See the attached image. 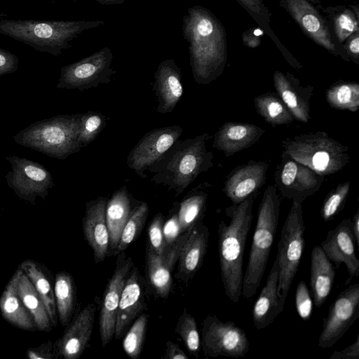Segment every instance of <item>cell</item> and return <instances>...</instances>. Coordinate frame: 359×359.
I'll return each mask as SVG.
<instances>
[{
  "instance_id": "obj_1",
  "label": "cell",
  "mask_w": 359,
  "mask_h": 359,
  "mask_svg": "<svg viewBox=\"0 0 359 359\" xmlns=\"http://www.w3.org/2000/svg\"><path fill=\"white\" fill-rule=\"evenodd\" d=\"M194 81L208 84L223 73L227 60L226 34L219 19L202 6L189 7L182 18Z\"/></svg>"
},
{
  "instance_id": "obj_2",
  "label": "cell",
  "mask_w": 359,
  "mask_h": 359,
  "mask_svg": "<svg viewBox=\"0 0 359 359\" xmlns=\"http://www.w3.org/2000/svg\"><path fill=\"white\" fill-rule=\"evenodd\" d=\"M259 191L238 204L227 207L224 213L229 219L218 224V255L224 293L233 304L242 296L243 255L253 219V204Z\"/></svg>"
},
{
  "instance_id": "obj_3",
  "label": "cell",
  "mask_w": 359,
  "mask_h": 359,
  "mask_svg": "<svg viewBox=\"0 0 359 359\" xmlns=\"http://www.w3.org/2000/svg\"><path fill=\"white\" fill-rule=\"evenodd\" d=\"M212 136L203 133L194 137L177 141L149 171L155 172L151 180L167 186L176 195L182 194L201 174L213 167L214 155L208 149Z\"/></svg>"
},
{
  "instance_id": "obj_4",
  "label": "cell",
  "mask_w": 359,
  "mask_h": 359,
  "mask_svg": "<svg viewBox=\"0 0 359 359\" xmlns=\"http://www.w3.org/2000/svg\"><path fill=\"white\" fill-rule=\"evenodd\" d=\"M104 25L103 20H1L0 34L35 50L60 56L83 32Z\"/></svg>"
},
{
  "instance_id": "obj_5",
  "label": "cell",
  "mask_w": 359,
  "mask_h": 359,
  "mask_svg": "<svg viewBox=\"0 0 359 359\" xmlns=\"http://www.w3.org/2000/svg\"><path fill=\"white\" fill-rule=\"evenodd\" d=\"M280 195L274 185L264 190L259 203L249 259L243 273L242 295L250 299L257 292L264 274L278 228Z\"/></svg>"
},
{
  "instance_id": "obj_6",
  "label": "cell",
  "mask_w": 359,
  "mask_h": 359,
  "mask_svg": "<svg viewBox=\"0 0 359 359\" xmlns=\"http://www.w3.org/2000/svg\"><path fill=\"white\" fill-rule=\"evenodd\" d=\"M13 140L18 144L60 160L83 147L78 139V114L38 121L18 132Z\"/></svg>"
},
{
  "instance_id": "obj_7",
  "label": "cell",
  "mask_w": 359,
  "mask_h": 359,
  "mask_svg": "<svg viewBox=\"0 0 359 359\" xmlns=\"http://www.w3.org/2000/svg\"><path fill=\"white\" fill-rule=\"evenodd\" d=\"M281 145L283 151L323 177L339 172L350 161L348 147L324 131L295 135Z\"/></svg>"
},
{
  "instance_id": "obj_8",
  "label": "cell",
  "mask_w": 359,
  "mask_h": 359,
  "mask_svg": "<svg viewBox=\"0 0 359 359\" xmlns=\"http://www.w3.org/2000/svg\"><path fill=\"white\" fill-rule=\"evenodd\" d=\"M302 203L292 202L283 224L276 257L279 264L278 294L285 303L305 247Z\"/></svg>"
},
{
  "instance_id": "obj_9",
  "label": "cell",
  "mask_w": 359,
  "mask_h": 359,
  "mask_svg": "<svg viewBox=\"0 0 359 359\" xmlns=\"http://www.w3.org/2000/svg\"><path fill=\"white\" fill-rule=\"evenodd\" d=\"M201 346L206 358H243L249 351L245 332L235 323L208 315L202 323Z\"/></svg>"
},
{
  "instance_id": "obj_10",
  "label": "cell",
  "mask_w": 359,
  "mask_h": 359,
  "mask_svg": "<svg viewBox=\"0 0 359 359\" xmlns=\"http://www.w3.org/2000/svg\"><path fill=\"white\" fill-rule=\"evenodd\" d=\"M113 53L105 46L76 62L64 66L56 87L80 90L109 83L116 71L112 67Z\"/></svg>"
},
{
  "instance_id": "obj_11",
  "label": "cell",
  "mask_w": 359,
  "mask_h": 359,
  "mask_svg": "<svg viewBox=\"0 0 359 359\" xmlns=\"http://www.w3.org/2000/svg\"><path fill=\"white\" fill-rule=\"evenodd\" d=\"M325 177L283 151L274 172V187L283 198L302 203L318 192Z\"/></svg>"
},
{
  "instance_id": "obj_12",
  "label": "cell",
  "mask_w": 359,
  "mask_h": 359,
  "mask_svg": "<svg viewBox=\"0 0 359 359\" xmlns=\"http://www.w3.org/2000/svg\"><path fill=\"white\" fill-rule=\"evenodd\" d=\"M280 6L291 15L302 32L334 56L350 61L344 47L334 37L327 20L309 0H280Z\"/></svg>"
},
{
  "instance_id": "obj_13",
  "label": "cell",
  "mask_w": 359,
  "mask_h": 359,
  "mask_svg": "<svg viewBox=\"0 0 359 359\" xmlns=\"http://www.w3.org/2000/svg\"><path fill=\"white\" fill-rule=\"evenodd\" d=\"M11 170L6 175L8 187L21 199L35 203L36 196L45 198L54 183L50 172L41 164L16 156H6Z\"/></svg>"
},
{
  "instance_id": "obj_14",
  "label": "cell",
  "mask_w": 359,
  "mask_h": 359,
  "mask_svg": "<svg viewBox=\"0 0 359 359\" xmlns=\"http://www.w3.org/2000/svg\"><path fill=\"white\" fill-rule=\"evenodd\" d=\"M359 316V284L347 287L330 305L318 338L322 348L332 347Z\"/></svg>"
},
{
  "instance_id": "obj_15",
  "label": "cell",
  "mask_w": 359,
  "mask_h": 359,
  "mask_svg": "<svg viewBox=\"0 0 359 359\" xmlns=\"http://www.w3.org/2000/svg\"><path fill=\"white\" fill-rule=\"evenodd\" d=\"M183 129L179 126L154 129L147 133L130 151L128 167L141 177L158 162L165 152L179 140Z\"/></svg>"
},
{
  "instance_id": "obj_16",
  "label": "cell",
  "mask_w": 359,
  "mask_h": 359,
  "mask_svg": "<svg viewBox=\"0 0 359 359\" xmlns=\"http://www.w3.org/2000/svg\"><path fill=\"white\" fill-rule=\"evenodd\" d=\"M133 265L131 257H127L123 252L118 254L114 273L104 292L100 311L99 331L102 347L111 342L114 337L121 293Z\"/></svg>"
},
{
  "instance_id": "obj_17",
  "label": "cell",
  "mask_w": 359,
  "mask_h": 359,
  "mask_svg": "<svg viewBox=\"0 0 359 359\" xmlns=\"http://www.w3.org/2000/svg\"><path fill=\"white\" fill-rule=\"evenodd\" d=\"M191 231L181 234L176 242L166 246L161 254L156 253L149 244L147 245L145 259L147 277L156 293L161 298H166L170 292L172 272Z\"/></svg>"
},
{
  "instance_id": "obj_18",
  "label": "cell",
  "mask_w": 359,
  "mask_h": 359,
  "mask_svg": "<svg viewBox=\"0 0 359 359\" xmlns=\"http://www.w3.org/2000/svg\"><path fill=\"white\" fill-rule=\"evenodd\" d=\"M355 244L351 219H345L327 232L320 245L327 257L337 268L341 264L346 266L349 276L346 285L353 277L359 276V260L355 255Z\"/></svg>"
},
{
  "instance_id": "obj_19",
  "label": "cell",
  "mask_w": 359,
  "mask_h": 359,
  "mask_svg": "<svg viewBox=\"0 0 359 359\" xmlns=\"http://www.w3.org/2000/svg\"><path fill=\"white\" fill-rule=\"evenodd\" d=\"M269 167L268 163L255 160L238 165L226 176L222 192L232 204L243 202L264 185Z\"/></svg>"
},
{
  "instance_id": "obj_20",
  "label": "cell",
  "mask_w": 359,
  "mask_h": 359,
  "mask_svg": "<svg viewBox=\"0 0 359 359\" xmlns=\"http://www.w3.org/2000/svg\"><path fill=\"white\" fill-rule=\"evenodd\" d=\"M144 284L138 269L133 265L124 285L115 324L116 339L123 337L145 306Z\"/></svg>"
},
{
  "instance_id": "obj_21",
  "label": "cell",
  "mask_w": 359,
  "mask_h": 359,
  "mask_svg": "<svg viewBox=\"0 0 359 359\" xmlns=\"http://www.w3.org/2000/svg\"><path fill=\"white\" fill-rule=\"evenodd\" d=\"M107 202V198L100 196L86 203L82 222L84 237L97 264L104 260L109 252V235L105 217Z\"/></svg>"
},
{
  "instance_id": "obj_22",
  "label": "cell",
  "mask_w": 359,
  "mask_h": 359,
  "mask_svg": "<svg viewBox=\"0 0 359 359\" xmlns=\"http://www.w3.org/2000/svg\"><path fill=\"white\" fill-rule=\"evenodd\" d=\"M273 81L276 93L292 113L294 119L306 123L311 118V100L314 87L302 86L298 79L289 72L276 71Z\"/></svg>"
},
{
  "instance_id": "obj_23",
  "label": "cell",
  "mask_w": 359,
  "mask_h": 359,
  "mask_svg": "<svg viewBox=\"0 0 359 359\" xmlns=\"http://www.w3.org/2000/svg\"><path fill=\"white\" fill-rule=\"evenodd\" d=\"M95 311V304L90 303L69 325L55 344L58 355L65 359H76L82 355L93 332Z\"/></svg>"
},
{
  "instance_id": "obj_24",
  "label": "cell",
  "mask_w": 359,
  "mask_h": 359,
  "mask_svg": "<svg viewBox=\"0 0 359 359\" xmlns=\"http://www.w3.org/2000/svg\"><path fill=\"white\" fill-rule=\"evenodd\" d=\"M265 130L255 124L227 121L213 136L212 147L230 157L257 142Z\"/></svg>"
},
{
  "instance_id": "obj_25",
  "label": "cell",
  "mask_w": 359,
  "mask_h": 359,
  "mask_svg": "<svg viewBox=\"0 0 359 359\" xmlns=\"http://www.w3.org/2000/svg\"><path fill=\"white\" fill-rule=\"evenodd\" d=\"M153 89L158 100L157 111L172 112L184 93L181 70L174 60L166 59L158 65Z\"/></svg>"
},
{
  "instance_id": "obj_26",
  "label": "cell",
  "mask_w": 359,
  "mask_h": 359,
  "mask_svg": "<svg viewBox=\"0 0 359 359\" xmlns=\"http://www.w3.org/2000/svg\"><path fill=\"white\" fill-rule=\"evenodd\" d=\"M209 230L203 222L196 225L186 240L177 260L175 277L188 283L201 267L207 252Z\"/></svg>"
},
{
  "instance_id": "obj_27",
  "label": "cell",
  "mask_w": 359,
  "mask_h": 359,
  "mask_svg": "<svg viewBox=\"0 0 359 359\" xmlns=\"http://www.w3.org/2000/svg\"><path fill=\"white\" fill-rule=\"evenodd\" d=\"M279 264L276 257L271 268L265 285L252 309V320L257 330L269 326L282 312L285 303L278 294Z\"/></svg>"
},
{
  "instance_id": "obj_28",
  "label": "cell",
  "mask_w": 359,
  "mask_h": 359,
  "mask_svg": "<svg viewBox=\"0 0 359 359\" xmlns=\"http://www.w3.org/2000/svg\"><path fill=\"white\" fill-rule=\"evenodd\" d=\"M335 269L320 246H315L311 254L310 286L313 303L320 308L327 299L334 283Z\"/></svg>"
},
{
  "instance_id": "obj_29",
  "label": "cell",
  "mask_w": 359,
  "mask_h": 359,
  "mask_svg": "<svg viewBox=\"0 0 359 359\" xmlns=\"http://www.w3.org/2000/svg\"><path fill=\"white\" fill-rule=\"evenodd\" d=\"M132 210L130 195L126 187L117 190L107 200L105 217L109 235V255L110 252L114 255Z\"/></svg>"
},
{
  "instance_id": "obj_30",
  "label": "cell",
  "mask_w": 359,
  "mask_h": 359,
  "mask_svg": "<svg viewBox=\"0 0 359 359\" xmlns=\"http://www.w3.org/2000/svg\"><path fill=\"white\" fill-rule=\"evenodd\" d=\"M16 272L9 280L0 299V309L3 317L14 326L25 330H35L33 318L20 299L17 288Z\"/></svg>"
},
{
  "instance_id": "obj_31",
  "label": "cell",
  "mask_w": 359,
  "mask_h": 359,
  "mask_svg": "<svg viewBox=\"0 0 359 359\" xmlns=\"http://www.w3.org/2000/svg\"><path fill=\"white\" fill-rule=\"evenodd\" d=\"M212 185L208 182L199 184L186 196L177 212L180 231H190L202 222Z\"/></svg>"
},
{
  "instance_id": "obj_32",
  "label": "cell",
  "mask_w": 359,
  "mask_h": 359,
  "mask_svg": "<svg viewBox=\"0 0 359 359\" xmlns=\"http://www.w3.org/2000/svg\"><path fill=\"white\" fill-rule=\"evenodd\" d=\"M19 268L25 272L34 285L45 305L52 325L55 327L58 316L54 287L46 270L41 264L31 259L22 262Z\"/></svg>"
},
{
  "instance_id": "obj_33",
  "label": "cell",
  "mask_w": 359,
  "mask_h": 359,
  "mask_svg": "<svg viewBox=\"0 0 359 359\" xmlns=\"http://www.w3.org/2000/svg\"><path fill=\"white\" fill-rule=\"evenodd\" d=\"M15 272L19 297L32 315L36 329L50 332L53 325L41 298L25 272L20 268Z\"/></svg>"
},
{
  "instance_id": "obj_34",
  "label": "cell",
  "mask_w": 359,
  "mask_h": 359,
  "mask_svg": "<svg viewBox=\"0 0 359 359\" xmlns=\"http://www.w3.org/2000/svg\"><path fill=\"white\" fill-rule=\"evenodd\" d=\"M250 15L261 30L275 43L276 46L290 65L294 69L302 68V65L283 45L272 31L270 22L271 14L262 0H236Z\"/></svg>"
},
{
  "instance_id": "obj_35",
  "label": "cell",
  "mask_w": 359,
  "mask_h": 359,
  "mask_svg": "<svg viewBox=\"0 0 359 359\" xmlns=\"http://www.w3.org/2000/svg\"><path fill=\"white\" fill-rule=\"evenodd\" d=\"M254 104L257 113L273 126L287 125L294 121L292 113L276 93L270 91L256 96Z\"/></svg>"
},
{
  "instance_id": "obj_36",
  "label": "cell",
  "mask_w": 359,
  "mask_h": 359,
  "mask_svg": "<svg viewBox=\"0 0 359 359\" xmlns=\"http://www.w3.org/2000/svg\"><path fill=\"white\" fill-rule=\"evenodd\" d=\"M54 293L58 319L62 326L68 325L74 311L76 300L75 285L69 273L62 271L57 274Z\"/></svg>"
},
{
  "instance_id": "obj_37",
  "label": "cell",
  "mask_w": 359,
  "mask_h": 359,
  "mask_svg": "<svg viewBox=\"0 0 359 359\" xmlns=\"http://www.w3.org/2000/svg\"><path fill=\"white\" fill-rule=\"evenodd\" d=\"M358 9L344 6L328 7L325 9L327 21L338 43L343 46L353 34L359 32Z\"/></svg>"
},
{
  "instance_id": "obj_38",
  "label": "cell",
  "mask_w": 359,
  "mask_h": 359,
  "mask_svg": "<svg viewBox=\"0 0 359 359\" xmlns=\"http://www.w3.org/2000/svg\"><path fill=\"white\" fill-rule=\"evenodd\" d=\"M325 99L332 108L355 112L359 107V84L354 81H337L327 89Z\"/></svg>"
},
{
  "instance_id": "obj_39",
  "label": "cell",
  "mask_w": 359,
  "mask_h": 359,
  "mask_svg": "<svg viewBox=\"0 0 359 359\" xmlns=\"http://www.w3.org/2000/svg\"><path fill=\"white\" fill-rule=\"evenodd\" d=\"M149 213V206L142 202L135 207L123 228L114 255L123 252L138 237Z\"/></svg>"
},
{
  "instance_id": "obj_40",
  "label": "cell",
  "mask_w": 359,
  "mask_h": 359,
  "mask_svg": "<svg viewBox=\"0 0 359 359\" xmlns=\"http://www.w3.org/2000/svg\"><path fill=\"white\" fill-rule=\"evenodd\" d=\"M148 318L147 313H141L134 320L125 334L123 341V348L128 357L132 359L139 358L142 353Z\"/></svg>"
},
{
  "instance_id": "obj_41",
  "label": "cell",
  "mask_w": 359,
  "mask_h": 359,
  "mask_svg": "<svg viewBox=\"0 0 359 359\" xmlns=\"http://www.w3.org/2000/svg\"><path fill=\"white\" fill-rule=\"evenodd\" d=\"M175 332L180 337L187 349L196 358L201 348V337L195 318L184 309L176 324Z\"/></svg>"
},
{
  "instance_id": "obj_42",
  "label": "cell",
  "mask_w": 359,
  "mask_h": 359,
  "mask_svg": "<svg viewBox=\"0 0 359 359\" xmlns=\"http://www.w3.org/2000/svg\"><path fill=\"white\" fill-rule=\"evenodd\" d=\"M105 125V116L100 112L78 114V139L82 147L93 142Z\"/></svg>"
},
{
  "instance_id": "obj_43",
  "label": "cell",
  "mask_w": 359,
  "mask_h": 359,
  "mask_svg": "<svg viewBox=\"0 0 359 359\" xmlns=\"http://www.w3.org/2000/svg\"><path fill=\"white\" fill-rule=\"evenodd\" d=\"M350 187L351 182L346 181L339 183L327 194L320 211V216L325 222L333 219L343 210Z\"/></svg>"
},
{
  "instance_id": "obj_44",
  "label": "cell",
  "mask_w": 359,
  "mask_h": 359,
  "mask_svg": "<svg viewBox=\"0 0 359 359\" xmlns=\"http://www.w3.org/2000/svg\"><path fill=\"white\" fill-rule=\"evenodd\" d=\"M163 216L159 212L153 218L148 228L149 244L158 254H161L166 247L163 233Z\"/></svg>"
},
{
  "instance_id": "obj_45",
  "label": "cell",
  "mask_w": 359,
  "mask_h": 359,
  "mask_svg": "<svg viewBox=\"0 0 359 359\" xmlns=\"http://www.w3.org/2000/svg\"><path fill=\"white\" fill-rule=\"evenodd\" d=\"M295 306L297 312L302 319L310 318L313 309V302L308 287L303 280L298 283L296 289Z\"/></svg>"
},
{
  "instance_id": "obj_46",
  "label": "cell",
  "mask_w": 359,
  "mask_h": 359,
  "mask_svg": "<svg viewBox=\"0 0 359 359\" xmlns=\"http://www.w3.org/2000/svg\"><path fill=\"white\" fill-rule=\"evenodd\" d=\"M163 237L165 246L174 244L178 238L182 234L178 221L177 214H173L164 224L163 226Z\"/></svg>"
},
{
  "instance_id": "obj_47",
  "label": "cell",
  "mask_w": 359,
  "mask_h": 359,
  "mask_svg": "<svg viewBox=\"0 0 359 359\" xmlns=\"http://www.w3.org/2000/svg\"><path fill=\"white\" fill-rule=\"evenodd\" d=\"M18 64V57L15 54L0 48V76L15 72Z\"/></svg>"
},
{
  "instance_id": "obj_48",
  "label": "cell",
  "mask_w": 359,
  "mask_h": 359,
  "mask_svg": "<svg viewBox=\"0 0 359 359\" xmlns=\"http://www.w3.org/2000/svg\"><path fill=\"white\" fill-rule=\"evenodd\" d=\"M57 354L54 344L48 341L46 344L27 351V356L31 359L53 358Z\"/></svg>"
},
{
  "instance_id": "obj_49",
  "label": "cell",
  "mask_w": 359,
  "mask_h": 359,
  "mask_svg": "<svg viewBox=\"0 0 359 359\" xmlns=\"http://www.w3.org/2000/svg\"><path fill=\"white\" fill-rule=\"evenodd\" d=\"M344 49L349 59L359 64V32L351 35L344 43Z\"/></svg>"
},
{
  "instance_id": "obj_50",
  "label": "cell",
  "mask_w": 359,
  "mask_h": 359,
  "mask_svg": "<svg viewBox=\"0 0 359 359\" xmlns=\"http://www.w3.org/2000/svg\"><path fill=\"white\" fill-rule=\"evenodd\" d=\"M359 358V334L355 341L341 351H334L330 359H358Z\"/></svg>"
},
{
  "instance_id": "obj_51",
  "label": "cell",
  "mask_w": 359,
  "mask_h": 359,
  "mask_svg": "<svg viewBox=\"0 0 359 359\" xmlns=\"http://www.w3.org/2000/svg\"><path fill=\"white\" fill-rule=\"evenodd\" d=\"M163 358L187 359L188 356L177 344H175L172 341H168L165 344V350Z\"/></svg>"
},
{
  "instance_id": "obj_52",
  "label": "cell",
  "mask_w": 359,
  "mask_h": 359,
  "mask_svg": "<svg viewBox=\"0 0 359 359\" xmlns=\"http://www.w3.org/2000/svg\"><path fill=\"white\" fill-rule=\"evenodd\" d=\"M258 29H250L242 35V39L244 44L250 48H254L257 47L260 43L259 36L264 33L262 31L256 34Z\"/></svg>"
},
{
  "instance_id": "obj_53",
  "label": "cell",
  "mask_w": 359,
  "mask_h": 359,
  "mask_svg": "<svg viewBox=\"0 0 359 359\" xmlns=\"http://www.w3.org/2000/svg\"><path fill=\"white\" fill-rule=\"evenodd\" d=\"M351 222L355 243L357 246L359 247V209L357 210L356 212L353 215Z\"/></svg>"
},
{
  "instance_id": "obj_54",
  "label": "cell",
  "mask_w": 359,
  "mask_h": 359,
  "mask_svg": "<svg viewBox=\"0 0 359 359\" xmlns=\"http://www.w3.org/2000/svg\"><path fill=\"white\" fill-rule=\"evenodd\" d=\"M104 6L118 5L123 4L125 0H91Z\"/></svg>"
}]
</instances>
